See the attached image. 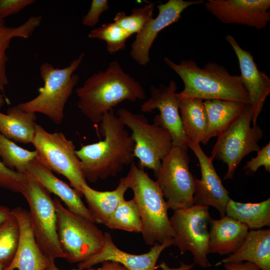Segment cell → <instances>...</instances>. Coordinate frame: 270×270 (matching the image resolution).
I'll return each instance as SVG.
<instances>
[{
    "mask_svg": "<svg viewBox=\"0 0 270 270\" xmlns=\"http://www.w3.org/2000/svg\"><path fill=\"white\" fill-rule=\"evenodd\" d=\"M54 200L58 234L65 259L70 263H80L98 253L104 244V233L95 222L65 207L58 198Z\"/></svg>",
    "mask_w": 270,
    "mask_h": 270,
    "instance_id": "8992f818",
    "label": "cell"
},
{
    "mask_svg": "<svg viewBox=\"0 0 270 270\" xmlns=\"http://www.w3.org/2000/svg\"><path fill=\"white\" fill-rule=\"evenodd\" d=\"M42 20L41 16H32L16 27H8L4 20H0V89L4 96V86L8 83L6 70L8 61L6 51L9 48L10 41L14 38H29L40 26Z\"/></svg>",
    "mask_w": 270,
    "mask_h": 270,
    "instance_id": "83f0119b",
    "label": "cell"
},
{
    "mask_svg": "<svg viewBox=\"0 0 270 270\" xmlns=\"http://www.w3.org/2000/svg\"><path fill=\"white\" fill-rule=\"evenodd\" d=\"M226 39L238 60L241 80L250 98L252 126H256L264 102L270 94V78L258 68L251 53L243 49L233 36L228 34Z\"/></svg>",
    "mask_w": 270,
    "mask_h": 270,
    "instance_id": "ac0fdd59",
    "label": "cell"
},
{
    "mask_svg": "<svg viewBox=\"0 0 270 270\" xmlns=\"http://www.w3.org/2000/svg\"><path fill=\"white\" fill-rule=\"evenodd\" d=\"M84 56V53L81 54L62 68H55L48 62L43 63L40 72L44 84L38 88L39 94L18 105L25 111L44 114L56 124H61L65 105L80 78L74 72Z\"/></svg>",
    "mask_w": 270,
    "mask_h": 270,
    "instance_id": "5b68a950",
    "label": "cell"
},
{
    "mask_svg": "<svg viewBox=\"0 0 270 270\" xmlns=\"http://www.w3.org/2000/svg\"><path fill=\"white\" fill-rule=\"evenodd\" d=\"M247 104L237 102L212 100H204L208 126L205 144L225 131L242 112Z\"/></svg>",
    "mask_w": 270,
    "mask_h": 270,
    "instance_id": "484cf974",
    "label": "cell"
},
{
    "mask_svg": "<svg viewBox=\"0 0 270 270\" xmlns=\"http://www.w3.org/2000/svg\"><path fill=\"white\" fill-rule=\"evenodd\" d=\"M226 215L245 224L248 229L270 226V198L258 203H242L230 199Z\"/></svg>",
    "mask_w": 270,
    "mask_h": 270,
    "instance_id": "4316f807",
    "label": "cell"
},
{
    "mask_svg": "<svg viewBox=\"0 0 270 270\" xmlns=\"http://www.w3.org/2000/svg\"><path fill=\"white\" fill-rule=\"evenodd\" d=\"M104 225L110 229L141 232L140 213L134 198L120 202Z\"/></svg>",
    "mask_w": 270,
    "mask_h": 270,
    "instance_id": "f1b7e54d",
    "label": "cell"
},
{
    "mask_svg": "<svg viewBox=\"0 0 270 270\" xmlns=\"http://www.w3.org/2000/svg\"><path fill=\"white\" fill-rule=\"evenodd\" d=\"M26 174L7 168L0 160V186L22 194L26 182Z\"/></svg>",
    "mask_w": 270,
    "mask_h": 270,
    "instance_id": "836d02e7",
    "label": "cell"
},
{
    "mask_svg": "<svg viewBox=\"0 0 270 270\" xmlns=\"http://www.w3.org/2000/svg\"><path fill=\"white\" fill-rule=\"evenodd\" d=\"M36 113L25 111L18 105L8 108L6 114L0 112V132L19 143H32L35 136Z\"/></svg>",
    "mask_w": 270,
    "mask_h": 270,
    "instance_id": "cb8c5ba5",
    "label": "cell"
},
{
    "mask_svg": "<svg viewBox=\"0 0 270 270\" xmlns=\"http://www.w3.org/2000/svg\"><path fill=\"white\" fill-rule=\"evenodd\" d=\"M176 82L172 80L168 86L150 88V96L140 106L142 112H152L158 110V114L155 122L166 128L170 134L173 146H178L188 151L187 140L184 133L179 112L180 100L176 92Z\"/></svg>",
    "mask_w": 270,
    "mask_h": 270,
    "instance_id": "4fadbf2b",
    "label": "cell"
},
{
    "mask_svg": "<svg viewBox=\"0 0 270 270\" xmlns=\"http://www.w3.org/2000/svg\"><path fill=\"white\" fill-rule=\"evenodd\" d=\"M156 4V2H150L143 7L134 8L130 15H126L124 12H119L114 18V22L130 35L137 34L153 18Z\"/></svg>",
    "mask_w": 270,
    "mask_h": 270,
    "instance_id": "d6a6232c",
    "label": "cell"
},
{
    "mask_svg": "<svg viewBox=\"0 0 270 270\" xmlns=\"http://www.w3.org/2000/svg\"><path fill=\"white\" fill-rule=\"evenodd\" d=\"M10 212L11 210L8 207L0 205V224L8 218Z\"/></svg>",
    "mask_w": 270,
    "mask_h": 270,
    "instance_id": "60d3db41",
    "label": "cell"
},
{
    "mask_svg": "<svg viewBox=\"0 0 270 270\" xmlns=\"http://www.w3.org/2000/svg\"><path fill=\"white\" fill-rule=\"evenodd\" d=\"M0 92H2V91L0 89V108L2 107L4 104V96L3 94H0Z\"/></svg>",
    "mask_w": 270,
    "mask_h": 270,
    "instance_id": "7bdbcfd3",
    "label": "cell"
},
{
    "mask_svg": "<svg viewBox=\"0 0 270 270\" xmlns=\"http://www.w3.org/2000/svg\"><path fill=\"white\" fill-rule=\"evenodd\" d=\"M210 253L226 255L234 252L242 244L248 228L237 220L225 216L210 222Z\"/></svg>",
    "mask_w": 270,
    "mask_h": 270,
    "instance_id": "7402d4cb",
    "label": "cell"
},
{
    "mask_svg": "<svg viewBox=\"0 0 270 270\" xmlns=\"http://www.w3.org/2000/svg\"><path fill=\"white\" fill-rule=\"evenodd\" d=\"M264 166L265 170L270 172V142L257 152V156L246 163L244 167L248 175L255 173L259 168Z\"/></svg>",
    "mask_w": 270,
    "mask_h": 270,
    "instance_id": "e575fe53",
    "label": "cell"
},
{
    "mask_svg": "<svg viewBox=\"0 0 270 270\" xmlns=\"http://www.w3.org/2000/svg\"><path fill=\"white\" fill-rule=\"evenodd\" d=\"M34 0H0V20L16 14L34 4Z\"/></svg>",
    "mask_w": 270,
    "mask_h": 270,
    "instance_id": "8d00e7d4",
    "label": "cell"
},
{
    "mask_svg": "<svg viewBox=\"0 0 270 270\" xmlns=\"http://www.w3.org/2000/svg\"><path fill=\"white\" fill-rule=\"evenodd\" d=\"M179 98V112L187 142L205 144L208 119L204 100L198 98Z\"/></svg>",
    "mask_w": 270,
    "mask_h": 270,
    "instance_id": "d4e9b609",
    "label": "cell"
},
{
    "mask_svg": "<svg viewBox=\"0 0 270 270\" xmlns=\"http://www.w3.org/2000/svg\"><path fill=\"white\" fill-rule=\"evenodd\" d=\"M102 140L82 146L76 150L86 180L96 182L116 176L134 162V141L114 110L100 122Z\"/></svg>",
    "mask_w": 270,
    "mask_h": 270,
    "instance_id": "6da1fadb",
    "label": "cell"
},
{
    "mask_svg": "<svg viewBox=\"0 0 270 270\" xmlns=\"http://www.w3.org/2000/svg\"><path fill=\"white\" fill-rule=\"evenodd\" d=\"M76 92L78 108L95 124L120 103L144 100L146 97L140 84L126 73L116 60L110 62L104 70L87 78Z\"/></svg>",
    "mask_w": 270,
    "mask_h": 270,
    "instance_id": "7a4b0ae2",
    "label": "cell"
},
{
    "mask_svg": "<svg viewBox=\"0 0 270 270\" xmlns=\"http://www.w3.org/2000/svg\"><path fill=\"white\" fill-rule=\"evenodd\" d=\"M44 270H61L58 268L56 266L54 262H52L50 265L46 268ZM72 270H79L78 269H73ZM85 270H94V269L93 268H90L86 269Z\"/></svg>",
    "mask_w": 270,
    "mask_h": 270,
    "instance_id": "b9f144b4",
    "label": "cell"
},
{
    "mask_svg": "<svg viewBox=\"0 0 270 270\" xmlns=\"http://www.w3.org/2000/svg\"><path fill=\"white\" fill-rule=\"evenodd\" d=\"M116 115L132 132L134 156L138 160V166L152 170L156 177L162 160L173 147L170 132L155 122L150 124L144 115L125 108H119Z\"/></svg>",
    "mask_w": 270,
    "mask_h": 270,
    "instance_id": "ba28073f",
    "label": "cell"
},
{
    "mask_svg": "<svg viewBox=\"0 0 270 270\" xmlns=\"http://www.w3.org/2000/svg\"><path fill=\"white\" fill-rule=\"evenodd\" d=\"M6 266L2 264H0V270H4Z\"/></svg>",
    "mask_w": 270,
    "mask_h": 270,
    "instance_id": "ee69618b",
    "label": "cell"
},
{
    "mask_svg": "<svg viewBox=\"0 0 270 270\" xmlns=\"http://www.w3.org/2000/svg\"><path fill=\"white\" fill-rule=\"evenodd\" d=\"M204 2V0H168L164 4L158 5V13L157 16L150 20L136 34L130 50L132 58L140 65H146L150 60V49L158 33L166 27L178 22L182 13L188 7Z\"/></svg>",
    "mask_w": 270,
    "mask_h": 270,
    "instance_id": "9a60e30c",
    "label": "cell"
},
{
    "mask_svg": "<svg viewBox=\"0 0 270 270\" xmlns=\"http://www.w3.org/2000/svg\"><path fill=\"white\" fill-rule=\"evenodd\" d=\"M194 266V264H186L180 262V265L178 268H170L164 262L160 263L157 268H160L162 270H190Z\"/></svg>",
    "mask_w": 270,
    "mask_h": 270,
    "instance_id": "ab89813d",
    "label": "cell"
},
{
    "mask_svg": "<svg viewBox=\"0 0 270 270\" xmlns=\"http://www.w3.org/2000/svg\"><path fill=\"white\" fill-rule=\"evenodd\" d=\"M27 174L50 193L56 196L70 210L95 222L88 208L82 201V196L74 188L57 178L36 158L30 164Z\"/></svg>",
    "mask_w": 270,
    "mask_h": 270,
    "instance_id": "ffe728a7",
    "label": "cell"
},
{
    "mask_svg": "<svg viewBox=\"0 0 270 270\" xmlns=\"http://www.w3.org/2000/svg\"><path fill=\"white\" fill-rule=\"evenodd\" d=\"M208 206L193 205L192 206L174 210L170 218L174 230V245L181 254L190 252L194 263L202 268L210 264L208 259L210 253V217Z\"/></svg>",
    "mask_w": 270,
    "mask_h": 270,
    "instance_id": "8fae6325",
    "label": "cell"
},
{
    "mask_svg": "<svg viewBox=\"0 0 270 270\" xmlns=\"http://www.w3.org/2000/svg\"><path fill=\"white\" fill-rule=\"evenodd\" d=\"M188 151L173 146L162 159L156 181L169 208L174 210L194 205V178Z\"/></svg>",
    "mask_w": 270,
    "mask_h": 270,
    "instance_id": "7c38bea8",
    "label": "cell"
},
{
    "mask_svg": "<svg viewBox=\"0 0 270 270\" xmlns=\"http://www.w3.org/2000/svg\"><path fill=\"white\" fill-rule=\"evenodd\" d=\"M252 122V110L248 104L230 126L218 136L210 157L226 164L228 170L224 180L232 179L243 158L261 148L258 142L262 138L264 131L257 124L251 126Z\"/></svg>",
    "mask_w": 270,
    "mask_h": 270,
    "instance_id": "9c48e42d",
    "label": "cell"
},
{
    "mask_svg": "<svg viewBox=\"0 0 270 270\" xmlns=\"http://www.w3.org/2000/svg\"><path fill=\"white\" fill-rule=\"evenodd\" d=\"M109 8L107 0H92L88 12L82 18V24L86 26H94L99 22L102 14Z\"/></svg>",
    "mask_w": 270,
    "mask_h": 270,
    "instance_id": "d590c367",
    "label": "cell"
},
{
    "mask_svg": "<svg viewBox=\"0 0 270 270\" xmlns=\"http://www.w3.org/2000/svg\"><path fill=\"white\" fill-rule=\"evenodd\" d=\"M226 270H260L256 264L250 262H228L224 264Z\"/></svg>",
    "mask_w": 270,
    "mask_h": 270,
    "instance_id": "74e56055",
    "label": "cell"
},
{
    "mask_svg": "<svg viewBox=\"0 0 270 270\" xmlns=\"http://www.w3.org/2000/svg\"><path fill=\"white\" fill-rule=\"evenodd\" d=\"M104 242L102 250L86 260L78 263L79 270H85L104 261L118 262L128 270H156V264L161 253L166 248L174 245L173 239L162 244L156 243L146 253L134 254L120 250L113 242L112 236L106 232Z\"/></svg>",
    "mask_w": 270,
    "mask_h": 270,
    "instance_id": "e0dca14e",
    "label": "cell"
},
{
    "mask_svg": "<svg viewBox=\"0 0 270 270\" xmlns=\"http://www.w3.org/2000/svg\"><path fill=\"white\" fill-rule=\"evenodd\" d=\"M246 260L257 266L260 270H270V230H251L240 246L215 266Z\"/></svg>",
    "mask_w": 270,
    "mask_h": 270,
    "instance_id": "44dd1931",
    "label": "cell"
},
{
    "mask_svg": "<svg viewBox=\"0 0 270 270\" xmlns=\"http://www.w3.org/2000/svg\"><path fill=\"white\" fill-rule=\"evenodd\" d=\"M187 146L197 158L201 171L200 179L194 178V205L212 206L221 217L225 216L226 205L230 198L215 170L213 160L205 154L200 144L188 142Z\"/></svg>",
    "mask_w": 270,
    "mask_h": 270,
    "instance_id": "2e32d148",
    "label": "cell"
},
{
    "mask_svg": "<svg viewBox=\"0 0 270 270\" xmlns=\"http://www.w3.org/2000/svg\"><path fill=\"white\" fill-rule=\"evenodd\" d=\"M24 188L21 194L29 206V217L37 242L49 259L64 258L57 231V216L54 199L38 182L26 174Z\"/></svg>",
    "mask_w": 270,
    "mask_h": 270,
    "instance_id": "52a82bcc",
    "label": "cell"
},
{
    "mask_svg": "<svg viewBox=\"0 0 270 270\" xmlns=\"http://www.w3.org/2000/svg\"><path fill=\"white\" fill-rule=\"evenodd\" d=\"M101 266L94 270H128L120 264L112 261H104Z\"/></svg>",
    "mask_w": 270,
    "mask_h": 270,
    "instance_id": "f35d334b",
    "label": "cell"
},
{
    "mask_svg": "<svg viewBox=\"0 0 270 270\" xmlns=\"http://www.w3.org/2000/svg\"><path fill=\"white\" fill-rule=\"evenodd\" d=\"M32 144L38 160L52 172L66 177L82 196V187L88 184L72 142L62 132H49L38 124Z\"/></svg>",
    "mask_w": 270,
    "mask_h": 270,
    "instance_id": "30bf717a",
    "label": "cell"
},
{
    "mask_svg": "<svg viewBox=\"0 0 270 270\" xmlns=\"http://www.w3.org/2000/svg\"><path fill=\"white\" fill-rule=\"evenodd\" d=\"M11 212L18 224L19 240L12 260L4 270H44L54 261L46 256L40 248L32 228L28 211L18 206Z\"/></svg>",
    "mask_w": 270,
    "mask_h": 270,
    "instance_id": "d6986e66",
    "label": "cell"
},
{
    "mask_svg": "<svg viewBox=\"0 0 270 270\" xmlns=\"http://www.w3.org/2000/svg\"><path fill=\"white\" fill-rule=\"evenodd\" d=\"M204 6L225 24L245 25L260 30L270 20V0H208Z\"/></svg>",
    "mask_w": 270,
    "mask_h": 270,
    "instance_id": "5bb4252c",
    "label": "cell"
},
{
    "mask_svg": "<svg viewBox=\"0 0 270 270\" xmlns=\"http://www.w3.org/2000/svg\"><path fill=\"white\" fill-rule=\"evenodd\" d=\"M164 60L183 82L184 88L177 93L178 96L250 104L240 76L230 74L224 66L208 62L201 68L192 60H182L179 64L166 57Z\"/></svg>",
    "mask_w": 270,
    "mask_h": 270,
    "instance_id": "3957f363",
    "label": "cell"
},
{
    "mask_svg": "<svg viewBox=\"0 0 270 270\" xmlns=\"http://www.w3.org/2000/svg\"><path fill=\"white\" fill-rule=\"evenodd\" d=\"M0 157L7 168L26 174L30 164L36 158V152L20 147L0 132Z\"/></svg>",
    "mask_w": 270,
    "mask_h": 270,
    "instance_id": "f546056e",
    "label": "cell"
},
{
    "mask_svg": "<svg viewBox=\"0 0 270 270\" xmlns=\"http://www.w3.org/2000/svg\"><path fill=\"white\" fill-rule=\"evenodd\" d=\"M19 236L18 224L11 212L0 224V264L7 266L12 261L17 249Z\"/></svg>",
    "mask_w": 270,
    "mask_h": 270,
    "instance_id": "4dcf8cb0",
    "label": "cell"
},
{
    "mask_svg": "<svg viewBox=\"0 0 270 270\" xmlns=\"http://www.w3.org/2000/svg\"><path fill=\"white\" fill-rule=\"evenodd\" d=\"M128 188V175L120 179L117 187L112 190L100 191L88 184L83 186L82 194L95 223L105 224L120 202L125 199L124 194Z\"/></svg>",
    "mask_w": 270,
    "mask_h": 270,
    "instance_id": "603a6c76",
    "label": "cell"
},
{
    "mask_svg": "<svg viewBox=\"0 0 270 270\" xmlns=\"http://www.w3.org/2000/svg\"><path fill=\"white\" fill-rule=\"evenodd\" d=\"M130 36L114 22L104 23L92 29L88 34L90 38L104 40L106 42V50L111 54L124 50L126 42Z\"/></svg>",
    "mask_w": 270,
    "mask_h": 270,
    "instance_id": "1f68e13d",
    "label": "cell"
},
{
    "mask_svg": "<svg viewBox=\"0 0 270 270\" xmlns=\"http://www.w3.org/2000/svg\"><path fill=\"white\" fill-rule=\"evenodd\" d=\"M129 188L139 209L145 243L153 246L173 239L174 230L168 216L169 208L156 181L134 162L128 174Z\"/></svg>",
    "mask_w": 270,
    "mask_h": 270,
    "instance_id": "277c9868",
    "label": "cell"
}]
</instances>
